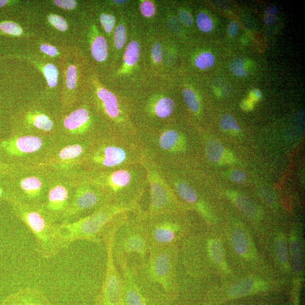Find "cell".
<instances>
[{
  "mask_svg": "<svg viewBox=\"0 0 305 305\" xmlns=\"http://www.w3.org/2000/svg\"><path fill=\"white\" fill-rule=\"evenodd\" d=\"M121 269L123 284V305H166L164 297L134 279L124 257H114Z\"/></svg>",
  "mask_w": 305,
  "mask_h": 305,
  "instance_id": "cell-10",
  "label": "cell"
},
{
  "mask_svg": "<svg viewBox=\"0 0 305 305\" xmlns=\"http://www.w3.org/2000/svg\"><path fill=\"white\" fill-rule=\"evenodd\" d=\"M114 2L117 3V4H120V5H121V4L123 3H125V2H126V1H114Z\"/></svg>",
  "mask_w": 305,
  "mask_h": 305,
  "instance_id": "cell-57",
  "label": "cell"
},
{
  "mask_svg": "<svg viewBox=\"0 0 305 305\" xmlns=\"http://www.w3.org/2000/svg\"><path fill=\"white\" fill-rule=\"evenodd\" d=\"M93 147L86 158L92 171H103L141 163L147 150L139 138L113 136Z\"/></svg>",
  "mask_w": 305,
  "mask_h": 305,
  "instance_id": "cell-5",
  "label": "cell"
},
{
  "mask_svg": "<svg viewBox=\"0 0 305 305\" xmlns=\"http://www.w3.org/2000/svg\"><path fill=\"white\" fill-rule=\"evenodd\" d=\"M278 8L277 6L271 5L266 8V14L268 16H275L278 13Z\"/></svg>",
  "mask_w": 305,
  "mask_h": 305,
  "instance_id": "cell-52",
  "label": "cell"
},
{
  "mask_svg": "<svg viewBox=\"0 0 305 305\" xmlns=\"http://www.w3.org/2000/svg\"><path fill=\"white\" fill-rule=\"evenodd\" d=\"M129 213L122 214L105 232L103 237L107 251V270L103 287L92 305H123V284L117 269L113 255V244L116 232L128 218Z\"/></svg>",
  "mask_w": 305,
  "mask_h": 305,
  "instance_id": "cell-8",
  "label": "cell"
},
{
  "mask_svg": "<svg viewBox=\"0 0 305 305\" xmlns=\"http://www.w3.org/2000/svg\"><path fill=\"white\" fill-rule=\"evenodd\" d=\"M114 45L118 49L124 48L126 40L127 33L126 29L124 25H118L114 32Z\"/></svg>",
  "mask_w": 305,
  "mask_h": 305,
  "instance_id": "cell-37",
  "label": "cell"
},
{
  "mask_svg": "<svg viewBox=\"0 0 305 305\" xmlns=\"http://www.w3.org/2000/svg\"><path fill=\"white\" fill-rule=\"evenodd\" d=\"M40 49L42 52L49 55L50 56H55L58 53V50L54 46L47 44H42L40 46Z\"/></svg>",
  "mask_w": 305,
  "mask_h": 305,
  "instance_id": "cell-50",
  "label": "cell"
},
{
  "mask_svg": "<svg viewBox=\"0 0 305 305\" xmlns=\"http://www.w3.org/2000/svg\"><path fill=\"white\" fill-rule=\"evenodd\" d=\"M232 200L236 205L245 215L250 218H255L258 215V210L257 206L249 198L240 196V195L232 194L230 193Z\"/></svg>",
  "mask_w": 305,
  "mask_h": 305,
  "instance_id": "cell-22",
  "label": "cell"
},
{
  "mask_svg": "<svg viewBox=\"0 0 305 305\" xmlns=\"http://www.w3.org/2000/svg\"><path fill=\"white\" fill-rule=\"evenodd\" d=\"M290 252L292 268L296 273H300L303 269V254L299 241L295 237L290 242Z\"/></svg>",
  "mask_w": 305,
  "mask_h": 305,
  "instance_id": "cell-24",
  "label": "cell"
},
{
  "mask_svg": "<svg viewBox=\"0 0 305 305\" xmlns=\"http://www.w3.org/2000/svg\"><path fill=\"white\" fill-rule=\"evenodd\" d=\"M241 107L245 111H248L253 109V104L252 100H244L241 104Z\"/></svg>",
  "mask_w": 305,
  "mask_h": 305,
  "instance_id": "cell-53",
  "label": "cell"
},
{
  "mask_svg": "<svg viewBox=\"0 0 305 305\" xmlns=\"http://www.w3.org/2000/svg\"><path fill=\"white\" fill-rule=\"evenodd\" d=\"M152 58L153 59V61L156 63H159L162 61V46L156 42L153 46H152Z\"/></svg>",
  "mask_w": 305,
  "mask_h": 305,
  "instance_id": "cell-47",
  "label": "cell"
},
{
  "mask_svg": "<svg viewBox=\"0 0 305 305\" xmlns=\"http://www.w3.org/2000/svg\"><path fill=\"white\" fill-rule=\"evenodd\" d=\"M175 245L151 247L144 264L130 268L136 281L162 295L168 303L177 295Z\"/></svg>",
  "mask_w": 305,
  "mask_h": 305,
  "instance_id": "cell-2",
  "label": "cell"
},
{
  "mask_svg": "<svg viewBox=\"0 0 305 305\" xmlns=\"http://www.w3.org/2000/svg\"><path fill=\"white\" fill-rule=\"evenodd\" d=\"M33 124L37 129L45 131H49L53 127L52 121L43 114H39L34 117Z\"/></svg>",
  "mask_w": 305,
  "mask_h": 305,
  "instance_id": "cell-35",
  "label": "cell"
},
{
  "mask_svg": "<svg viewBox=\"0 0 305 305\" xmlns=\"http://www.w3.org/2000/svg\"><path fill=\"white\" fill-rule=\"evenodd\" d=\"M196 23L198 28L203 32H209L214 27L210 16L204 12H200L197 15Z\"/></svg>",
  "mask_w": 305,
  "mask_h": 305,
  "instance_id": "cell-34",
  "label": "cell"
},
{
  "mask_svg": "<svg viewBox=\"0 0 305 305\" xmlns=\"http://www.w3.org/2000/svg\"><path fill=\"white\" fill-rule=\"evenodd\" d=\"M215 60V57L213 54L205 52L198 55L195 59L194 63L198 69L206 70L214 65Z\"/></svg>",
  "mask_w": 305,
  "mask_h": 305,
  "instance_id": "cell-31",
  "label": "cell"
},
{
  "mask_svg": "<svg viewBox=\"0 0 305 305\" xmlns=\"http://www.w3.org/2000/svg\"><path fill=\"white\" fill-rule=\"evenodd\" d=\"M141 54V46L137 41H133L127 46L124 55V61L127 66H133L138 61Z\"/></svg>",
  "mask_w": 305,
  "mask_h": 305,
  "instance_id": "cell-27",
  "label": "cell"
},
{
  "mask_svg": "<svg viewBox=\"0 0 305 305\" xmlns=\"http://www.w3.org/2000/svg\"><path fill=\"white\" fill-rule=\"evenodd\" d=\"M70 204L69 191L65 186L58 185L50 189L47 201L40 207L53 222L61 219L63 223Z\"/></svg>",
  "mask_w": 305,
  "mask_h": 305,
  "instance_id": "cell-13",
  "label": "cell"
},
{
  "mask_svg": "<svg viewBox=\"0 0 305 305\" xmlns=\"http://www.w3.org/2000/svg\"><path fill=\"white\" fill-rule=\"evenodd\" d=\"M143 212L130 213L118 228L114 240V257H124L128 262L130 258L135 256L141 265L147 261L151 246L144 226Z\"/></svg>",
  "mask_w": 305,
  "mask_h": 305,
  "instance_id": "cell-6",
  "label": "cell"
},
{
  "mask_svg": "<svg viewBox=\"0 0 305 305\" xmlns=\"http://www.w3.org/2000/svg\"><path fill=\"white\" fill-rule=\"evenodd\" d=\"M141 11L144 16L151 18L155 14V8L153 3L150 1H144L141 3Z\"/></svg>",
  "mask_w": 305,
  "mask_h": 305,
  "instance_id": "cell-42",
  "label": "cell"
},
{
  "mask_svg": "<svg viewBox=\"0 0 305 305\" xmlns=\"http://www.w3.org/2000/svg\"><path fill=\"white\" fill-rule=\"evenodd\" d=\"M102 25L107 33L112 32L116 24V19L112 15L103 14L100 16Z\"/></svg>",
  "mask_w": 305,
  "mask_h": 305,
  "instance_id": "cell-39",
  "label": "cell"
},
{
  "mask_svg": "<svg viewBox=\"0 0 305 305\" xmlns=\"http://www.w3.org/2000/svg\"><path fill=\"white\" fill-rule=\"evenodd\" d=\"M49 22L59 31H65L67 29V23L65 19L57 15H50L48 18Z\"/></svg>",
  "mask_w": 305,
  "mask_h": 305,
  "instance_id": "cell-40",
  "label": "cell"
},
{
  "mask_svg": "<svg viewBox=\"0 0 305 305\" xmlns=\"http://www.w3.org/2000/svg\"><path fill=\"white\" fill-rule=\"evenodd\" d=\"M206 158L211 162L220 164L232 163L235 161L234 155L225 149L222 143L217 140L207 141L205 145Z\"/></svg>",
  "mask_w": 305,
  "mask_h": 305,
  "instance_id": "cell-15",
  "label": "cell"
},
{
  "mask_svg": "<svg viewBox=\"0 0 305 305\" xmlns=\"http://www.w3.org/2000/svg\"><path fill=\"white\" fill-rule=\"evenodd\" d=\"M261 288L251 279L241 280L232 285L227 292V298L237 299L256 293Z\"/></svg>",
  "mask_w": 305,
  "mask_h": 305,
  "instance_id": "cell-18",
  "label": "cell"
},
{
  "mask_svg": "<svg viewBox=\"0 0 305 305\" xmlns=\"http://www.w3.org/2000/svg\"><path fill=\"white\" fill-rule=\"evenodd\" d=\"M220 128L224 132L238 134L240 131V127L237 124L234 117L230 114L223 115L219 121Z\"/></svg>",
  "mask_w": 305,
  "mask_h": 305,
  "instance_id": "cell-29",
  "label": "cell"
},
{
  "mask_svg": "<svg viewBox=\"0 0 305 305\" xmlns=\"http://www.w3.org/2000/svg\"><path fill=\"white\" fill-rule=\"evenodd\" d=\"M42 146L40 138L33 136L12 137L0 142V162L4 159L31 154L39 151Z\"/></svg>",
  "mask_w": 305,
  "mask_h": 305,
  "instance_id": "cell-12",
  "label": "cell"
},
{
  "mask_svg": "<svg viewBox=\"0 0 305 305\" xmlns=\"http://www.w3.org/2000/svg\"><path fill=\"white\" fill-rule=\"evenodd\" d=\"M19 184L25 196L30 200H34L40 196L42 183L39 178L35 176L25 177L20 181Z\"/></svg>",
  "mask_w": 305,
  "mask_h": 305,
  "instance_id": "cell-21",
  "label": "cell"
},
{
  "mask_svg": "<svg viewBox=\"0 0 305 305\" xmlns=\"http://www.w3.org/2000/svg\"><path fill=\"white\" fill-rule=\"evenodd\" d=\"M207 251L211 259L218 265H222L224 262V254L222 245L218 240L213 239L207 244Z\"/></svg>",
  "mask_w": 305,
  "mask_h": 305,
  "instance_id": "cell-26",
  "label": "cell"
},
{
  "mask_svg": "<svg viewBox=\"0 0 305 305\" xmlns=\"http://www.w3.org/2000/svg\"><path fill=\"white\" fill-rule=\"evenodd\" d=\"M140 206H122L108 203L93 213L75 221L61 223L60 232L63 247L68 248L75 241L86 240L100 244L108 229L124 213H136Z\"/></svg>",
  "mask_w": 305,
  "mask_h": 305,
  "instance_id": "cell-3",
  "label": "cell"
},
{
  "mask_svg": "<svg viewBox=\"0 0 305 305\" xmlns=\"http://www.w3.org/2000/svg\"><path fill=\"white\" fill-rule=\"evenodd\" d=\"M1 305H24L17 292L8 296Z\"/></svg>",
  "mask_w": 305,
  "mask_h": 305,
  "instance_id": "cell-46",
  "label": "cell"
},
{
  "mask_svg": "<svg viewBox=\"0 0 305 305\" xmlns=\"http://www.w3.org/2000/svg\"><path fill=\"white\" fill-rule=\"evenodd\" d=\"M185 103L188 109L193 113L200 112L201 105L200 101L195 92L190 89H185L183 92Z\"/></svg>",
  "mask_w": 305,
  "mask_h": 305,
  "instance_id": "cell-30",
  "label": "cell"
},
{
  "mask_svg": "<svg viewBox=\"0 0 305 305\" xmlns=\"http://www.w3.org/2000/svg\"><path fill=\"white\" fill-rule=\"evenodd\" d=\"M229 176L233 182L237 184H243L247 179L246 173L240 169H234L232 171Z\"/></svg>",
  "mask_w": 305,
  "mask_h": 305,
  "instance_id": "cell-45",
  "label": "cell"
},
{
  "mask_svg": "<svg viewBox=\"0 0 305 305\" xmlns=\"http://www.w3.org/2000/svg\"><path fill=\"white\" fill-rule=\"evenodd\" d=\"M231 241L235 251L239 255L244 256L248 252V239L247 235L240 229H236L231 235Z\"/></svg>",
  "mask_w": 305,
  "mask_h": 305,
  "instance_id": "cell-23",
  "label": "cell"
},
{
  "mask_svg": "<svg viewBox=\"0 0 305 305\" xmlns=\"http://www.w3.org/2000/svg\"><path fill=\"white\" fill-rule=\"evenodd\" d=\"M44 73L50 87L56 86L58 81V70L52 64L46 65L44 68Z\"/></svg>",
  "mask_w": 305,
  "mask_h": 305,
  "instance_id": "cell-36",
  "label": "cell"
},
{
  "mask_svg": "<svg viewBox=\"0 0 305 305\" xmlns=\"http://www.w3.org/2000/svg\"><path fill=\"white\" fill-rule=\"evenodd\" d=\"M229 69L233 74L238 77L245 78L248 76L247 71L245 69L244 61L243 58H236L233 59L229 65Z\"/></svg>",
  "mask_w": 305,
  "mask_h": 305,
  "instance_id": "cell-32",
  "label": "cell"
},
{
  "mask_svg": "<svg viewBox=\"0 0 305 305\" xmlns=\"http://www.w3.org/2000/svg\"><path fill=\"white\" fill-rule=\"evenodd\" d=\"M175 102L169 97H162L152 105V113L160 119L169 117L175 109Z\"/></svg>",
  "mask_w": 305,
  "mask_h": 305,
  "instance_id": "cell-20",
  "label": "cell"
},
{
  "mask_svg": "<svg viewBox=\"0 0 305 305\" xmlns=\"http://www.w3.org/2000/svg\"><path fill=\"white\" fill-rule=\"evenodd\" d=\"M54 3L58 6L67 10L74 9L76 6V2L73 0H57Z\"/></svg>",
  "mask_w": 305,
  "mask_h": 305,
  "instance_id": "cell-48",
  "label": "cell"
},
{
  "mask_svg": "<svg viewBox=\"0 0 305 305\" xmlns=\"http://www.w3.org/2000/svg\"><path fill=\"white\" fill-rule=\"evenodd\" d=\"M109 203L108 199L96 186L84 182L72 198L70 204L63 223L69 222L72 218L90 210H96Z\"/></svg>",
  "mask_w": 305,
  "mask_h": 305,
  "instance_id": "cell-11",
  "label": "cell"
},
{
  "mask_svg": "<svg viewBox=\"0 0 305 305\" xmlns=\"http://www.w3.org/2000/svg\"><path fill=\"white\" fill-rule=\"evenodd\" d=\"M180 210L146 216L143 215L148 240L151 247L175 245L187 231V225L181 218Z\"/></svg>",
  "mask_w": 305,
  "mask_h": 305,
  "instance_id": "cell-9",
  "label": "cell"
},
{
  "mask_svg": "<svg viewBox=\"0 0 305 305\" xmlns=\"http://www.w3.org/2000/svg\"><path fill=\"white\" fill-rule=\"evenodd\" d=\"M239 24L235 22V21H232L228 25V32L229 35L232 37H235L236 36L237 33L239 31Z\"/></svg>",
  "mask_w": 305,
  "mask_h": 305,
  "instance_id": "cell-51",
  "label": "cell"
},
{
  "mask_svg": "<svg viewBox=\"0 0 305 305\" xmlns=\"http://www.w3.org/2000/svg\"><path fill=\"white\" fill-rule=\"evenodd\" d=\"M277 18L275 16L266 15L264 19V22L266 25H271L276 22Z\"/></svg>",
  "mask_w": 305,
  "mask_h": 305,
  "instance_id": "cell-54",
  "label": "cell"
},
{
  "mask_svg": "<svg viewBox=\"0 0 305 305\" xmlns=\"http://www.w3.org/2000/svg\"><path fill=\"white\" fill-rule=\"evenodd\" d=\"M108 46L104 37L98 36L93 41L91 46V52L93 58L97 61L103 62L108 56Z\"/></svg>",
  "mask_w": 305,
  "mask_h": 305,
  "instance_id": "cell-25",
  "label": "cell"
},
{
  "mask_svg": "<svg viewBox=\"0 0 305 305\" xmlns=\"http://www.w3.org/2000/svg\"><path fill=\"white\" fill-rule=\"evenodd\" d=\"M97 96L103 103L107 115L114 121L119 122L121 117L122 110L117 97L107 89L101 88L97 92Z\"/></svg>",
  "mask_w": 305,
  "mask_h": 305,
  "instance_id": "cell-16",
  "label": "cell"
},
{
  "mask_svg": "<svg viewBox=\"0 0 305 305\" xmlns=\"http://www.w3.org/2000/svg\"><path fill=\"white\" fill-rule=\"evenodd\" d=\"M0 29L3 32L10 35L19 36L22 33V29L19 25L12 22H3L0 24Z\"/></svg>",
  "mask_w": 305,
  "mask_h": 305,
  "instance_id": "cell-38",
  "label": "cell"
},
{
  "mask_svg": "<svg viewBox=\"0 0 305 305\" xmlns=\"http://www.w3.org/2000/svg\"><path fill=\"white\" fill-rule=\"evenodd\" d=\"M0 181V201H7L9 202L12 198H14V195L11 192V190L8 189V186H6L5 182Z\"/></svg>",
  "mask_w": 305,
  "mask_h": 305,
  "instance_id": "cell-44",
  "label": "cell"
},
{
  "mask_svg": "<svg viewBox=\"0 0 305 305\" xmlns=\"http://www.w3.org/2000/svg\"><path fill=\"white\" fill-rule=\"evenodd\" d=\"M141 163L146 169L150 189V205L148 210L144 211V214L150 216L181 210L182 206L175 192L161 172L155 158L148 150Z\"/></svg>",
  "mask_w": 305,
  "mask_h": 305,
  "instance_id": "cell-7",
  "label": "cell"
},
{
  "mask_svg": "<svg viewBox=\"0 0 305 305\" xmlns=\"http://www.w3.org/2000/svg\"><path fill=\"white\" fill-rule=\"evenodd\" d=\"M7 1H4V0H0V7H3L6 5Z\"/></svg>",
  "mask_w": 305,
  "mask_h": 305,
  "instance_id": "cell-56",
  "label": "cell"
},
{
  "mask_svg": "<svg viewBox=\"0 0 305 305\" xmlns=\"http://www.w3.org/2000/svg\"><path fill=\"white\" fill-rule=\"evenodd\" d=\"M252 97V101H258L262 98V94L260 91L257 89H254L253 91V96Z\"/></svg>",
  "mask_w": 305,
  "mask_h": 305,
  "instance_id": "cell-55",
  "label": "cell"
},
{
  "mask_svg": "<svg viewBox=\"0 0 305 305\" xmlns=\"http://www.w3.org/2000/svg\"><path fill=\"white\" fill-rule=\"evenodd\" d=\"M179 17L181 22L186 26H190L193 23V17L189 12L185 10H181L179 12Z\"/></svg>",
  "mask_w": 305,
  "mask_h": 305,
  "instance_id": "cell-49",
  "label": "cell"
},
{
  "mask_svg": "<svg viewBox=\"0 0 305 305\" xmlns=\"http://www.w3.org/2000/svg\"><path fill=\"white\" fill-rule=\"evenodd\" d=\"M16 217L22 221L36 240V251L45 259L58 255L64 249L60 232V224L54 223L40 206L25 203L16 198L9 201Z\"/></svg>",
  "mask_w": 305,
  "mask_h": 305,
  "instance_id": "cell-4",
  "label": "cell"
},
{
  "mask_svg": "<svg viewBox=\"0 0 305 305\" xmlns=\"http://www.w3.org/2000/svg\"><path fill=\"white\" fill-rule=\"evenodd\" d=\"M76 69L74 66L71 65L67 70V86L72 90L75 87L76 82Z\"/></svg>",
  "mask_w": 305,
  "mask_h": 305,
  "instance_id": "cell-43",
  "label": "cell"
},
{
  "mask_svg": "<svg viewBox=\"0 0 305 305\" xmlns=\"http://www.w3.org/2000/svg\"><path fill=\"white\" fill-rule=\"evenodd\" d=\"M90 120V113L84 108H80L71 113L63 122L65 128L73 132L84 133Z\"/></svg>",
  "mask_w": 305,
  "mask_h": 305,
  "instance_id": "cell-17",
  "label": "cell"
},
{
  "mask_svg": "<svg viewBox=\"0 0 305 305\" xmlns=\"http://www.w3.org/2000/svg\"><path fill=\"white\" fill-rule=\"evenodd\" d=\"M17 293L24 305H54L41 291L34 288H25Z\"/></svg>",
  "mask_w": 305,
  "mask_h": 305,
  "instance_id": "cell-19",
  "label": "cell"
},
{
  "mask_svg": "<svg viewBox=\"0 0 305 305\" xmlns=\"http://www.w3.org/2000/svg\"><path fill=\"white\" fill-rule=\"evenodd\" d=\"M85 152V148L80 144H74L63 148L59 153V158L62 160L74 159L79 157Z\"/></svg>",
  "mask_w": 305,
  "mask_h": 305,
  "instance_id": "cell-28",
  "label": "cell"
},
{
  "mask_svg": "<svg viewBox=\"0 0 305 305\" xmlns=\"http://www.w3.org/2000/svg\"><path fill=\"white\" fill-rule=\"evenodd\" d=\"M276 252L278 260L283 265H286L288 262V251L286 241L283 237H280L276 244Z\"/></svg>",
  "mask_w": 305,
  "mask_h": 305,
  "instance_id": "cell-33",
  "label": "cell"
},
{
  "mask_svg": "<svg viewBox=\"0 0 305 305\" xmlns=\"http://www.w3.org/2000/svg\"><path fill=\"white\" fill-rule=\"evenodd\" d=\"M155 146L164 154H174L184 152L187 148V139L174 129H166L154 139Z\"/></svg>",
  "mask_w": 305,
  "mask_h": 305,
  "instance_id": "cell-14",
  "label": "cell"
},
{
  "mask_svg": "<svg viewBox=\"0 0 305 305\" xmlns=\"http://www.w3.org/2000/svg\"><path fill=\"white\" fill-rule=\"evenodd\" d=\"M84 182L104 193L109 203L140 206L148 185L147 172L142 163L88 173Z\"/></svg>",
  "mask_w": 305,
  "mask_h": 305,
  "instance_id": "cell-1",
  "label": "cell"
},
{
  "mask_svg": "<svg viewBox=\"0 0 305 305\" xmlns=\"http://www.w3.org/2000/svg\"><path fill=\"white\" fill-rule=\"evenodd\" d=\"M15 170L13 164L0 162V180H5L7 177L12 175Z\"/></svg>",
  "mask_w": 305,
  "mask_h": 305,
  "instance_id": "cell-41",
  "label": "cell"
}]
</instances>
